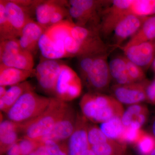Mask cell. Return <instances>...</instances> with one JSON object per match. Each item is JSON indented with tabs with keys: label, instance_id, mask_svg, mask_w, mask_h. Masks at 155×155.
Wrapping results in <instances>:
<instances>
[{
	"label": "cell",
	"instance_id": "obj_25",
	"mask_svg": "<svg viewBox=\"0 0 155 155\" xmlns=\"http://www.w3.org/2000/svg\"><path fill=\"white\" fill-rule=\"evenodd\" d=\"M90 148L96 155H125L127 153V144L112 139Z\"/></svg>",
	"mask_w": 155,
	"mask_h": 155
},
{
	"label": "cell",
	"instance_id": "obj_19",
	"mask_svg": "<svg viewBox=\"0 0 155 155\" xmlns=\"http://www.w3.org/2000/svg\"><path fill=\"white\" fill-rule=\"evenodd\" d=\"M149 111L144 105L138 104L131 105L124 111L122 121L125 127L133 126L141 128L148 117Z\"/></svg>",
	"mask_w": 155,
	"mask_h": 155
},
{
	"label": "cell",
	"instance_id": "obj_40",
	"mask_svg": "<svg viewBox=\"0 0 155 155\" xmlns=\"http://www.w3.org/2000/svg\"><path fill=\"white\" fill-rule=\"evenodd\" d=\"M29 155H50L43 145L39 147L33 153Z\"/></svg>",
	"mask_w": 155,
	"mask_h": 155
},
{
	"label": "cell",
	"instance_id": "obj_43",
	"mask_svg": "<svg viewBox=\"0 0 155 155\" xmlns=\"http://www.w3.org/2000/svg\"><path fill=\"white\" fill-rule=\"evenodd\" d=\"M152 130V134L155 137V120L153 124Z\"/></svg>",
	"mask_w": 155,
	"mask_h": 155
},
{
	"label": "cell",
	"instance_id": "obj_39",
	"mask_svg": "<svg viewBox=\"0 0 155 155\" xmlns=\"http://www.w3.org/2000/svg\"><path fill=\"white\" fill-rule=\"evenodd\" d=\"M6 155H22L19 143H16L9 148L5 153Z\"/></svg>",
	"mask_w": 155,
	"mask_h": 155
},
{
	"label": "cell",
	"instance_id": "obj_36",
	"mask_svg": "<svg viewBox=\"0 0 155 155\" xmlns=\"http://www.w3.org/2000/svg\"><path fill=\"white\" fill-rule=\"evenodd\" d=\"M18 143L22 155H29L42 145L38 141L25 137L20 139Z\"/></svg>",
	"mask_w": 155,
	"mask_h": 155
},
{
	"label": "cell",
	"instance_id": "obj_4",
	"mask_svg": "<svg viewBox=\"0 0 155 155\" xmlns=\"http://www.w3.org/2000/svg\"><path fill=\"white\" fill-rule=\"evenodd\" d=\"M0 64L22 70H34L33 54L22 49L17 38L1 41Z\"/></svg>",
	"mask_w": 155,
	"mask_h": 155
},
{
	"label": "cell",
	"instance_id": "obj_35",
	"mask_svg": "<svg viewBox=\"0 0 155 155\" xmlns=\"http://www.w3.org/2000/svg\"><path fill=\"white\" fill-rule=\"evenodd\" d=\"M95 56L96 55H87L78 58V68L81 79L83 82L86 79L89 72L91 69Z\"/></svg>",
	"mask_w": 155,
	"mask_h": 155
},
{
	"label": "cell",
	"instance_id": "obj_28",
	"mask_svg": "<svg viewBox=\"0 0 155 155\" xmlns=\"http://www.w3.org/2000/svg\"><path fill=\"white\" fill-rule=\"evenodd\" d=\"M18 35L9 21L4 0L0 1V40L1 41L17 38Z\"/></svg>",
	"mask_w": 155,
	"mask_h": 155
},
{
	"label": "cell",
	"instance_id": "obj_20",
	"mask_svg": "<svg viewBox=\"0 0 155 155\" xmlns=\"http://www.w3.org/2000/svg\"><path fill=\"white\" fill-rule=\"evenodd\" d=\"M38 48L42 57L46 59L57 60L69 58L64 44L53 41L45 32L40 39Z\"/></svg>",
	"mask_w": 155,
	"mask_h": 155
},
{
	"label": "cell",
	"instance_id": "obj_9",
	"mask_svg": "<svg viewBox=\"0 0 155 155\" xmlns=\"http://www.w3.org/2000/svg\"><path fill=\"white\" fill-rule=\"evenodd\" d=\"M148 81L125 84H116L112 87L113 97L122 104L131 105L147 101L146 89Z\"/></svg>",
	"mask_w": 155,
	"mask_h": 155
},
{
	"label": "cell",
	"instance_id": "obj_23",
	"mask_svg": "<svg viewBox=\"0 0 155 155\" xmlns=\"http://www.w3.org/2000/svg\"><path fill=\"white\" fill-rule=\"evenodd\" d=\"M109 1H94V0H71L69 1L70 6L76 7L82 10L92 19L97 25L99 20V14L102 7L105 6Z\"/></svg>",
	"mask_w": 155,
	"mask_h": 155
},
{
	"label": "cell",
	"instance_id": "obj_27",
	"mask_svg": "<svg viewBox=\"0 0 155 155\" xmlns=\"http://www.w3.org/2000/svg\"><path fill=\"white\" fill-rule=\"evenodd\" d=\"M100 128L108 138L120 142L125 126L122 118H114L101 123Z\"/></svg>",
	"mask_w": 155,
	"mask_h": 155
},
{
	"label": "cell",
	"instance_id": "obj_41",
	"mask_svg": "<svg viewBox=\"0 0 155 155\" xmlns=\"http://www.w3.org/2000/svg\"><path fill=\"white\" fill-rule=\"evenodd\" d=\"M6 87L5 86H0V99L5 96L8 90H7Z\"/></svg>",
	"mask_w": 155,
	"mask_h": 155
},
{
	"label": "cell",
	"instance_id": "obj_46",
	"mask_svg": "<svg viewBox=\"0 0 155 155\" xmlns=\"http://www.w3.org/2000/svg\"><path fill=\"white\" fill-rule=\"evenodd\" d=\"M125 155H131L130 154H129V153H126V154H125Z\"/></svg>",
	"mask_w": 155,
	"mask_h": 155
},
{
	"label": "cell",
	"instance_id": "obj_38",
	"mask_svg": "<svg viewBox=\"0 0 155 155\" xmlns=\"http://www.w3.org/2000/svg\"><path fill=\"white\" fill-rule=\"evenodd\" d=\"M147 101L155 105V79L149 82L146 89Z\"/></svg>",
	"mask_w": 155,
	"mask_h": 155
},
{
	"label": "cell",
	"instance_id": "obj_7",
	"mask_svg": "<svg viewBox=\"0 0 155 155\" xmlns=\"http://www.w3.org/2000/svg\"><path fill=\"white\" fill-rule=\"evenodd\" d=\"M132 0H115L112 1L102 13L99 32L104 35L114 32V29L123 18L131 14L130 7Z\"/></svg>",
	"mask_w": 155,
	"mask_h": 155
},
{
	"label": "cell",
	"instance_id": "obj_3",
	"mask_svg": "<svg viewBox=\"0 0 155 155\" xmlns=\"http://www.w3.org/2000/svg\"><path fill=\"white\" fill-rule=\"evenodd\" d=\"M51 98L39 95L34 89L28 91L6 113L7 117L11 121L20 123L32 120L47 109Z\"/></svg>",
	"mask_w": 155,
	"mask_h": 155
},
{
	"label": "cell",
	"instance_id": "obj_30",
	"mask_svg": "<svg viewBox=\"0 0 155 155\" xmlns=\"http://www.w3.org/2000/svg\"><path fill=\"white\" fill-rule=\"evenodd\" d=\"M136 146L140 154L150 155L155 149V137L144 131Z\"/></svg>",
	"mask_w": 155,
	"mask_h": 155
},
{
	"label": "cell",
	"instance_id": "obj_37",
	"mask_svg": "<svg viewBox=\"0 0 155 155\" xmlns=\"http://www.w3.org/2000/svg\"><path fill=\"white\" fill-rule=\"evenodd\" d=\"M68 14H69V11H67L63 5H61V2H57L51 17V26L64 21V18Z\"/></svg>",
	"mask_w": 155,
	"mask_h": 155
},
{
	"label": "cell",
	"instance_id": "obj_5",
	"mask_svg": "<svg viewBox=\"0 0 155 155\" xmlns=\"http://www.w3.org/2000/svg\"><path fill=\"white\" fill-rule=\"evenodd\" d=\"M82 82L74 70L63 64L58 77L54 96L63 101H69L80 96L82 91Z\"/></svg>",
	"mask_w": 155,
	"mask_h": 155
},
{
	"label": "cell",
	"instance_id": "obj_1",
	"mask_svg": "<svg viewBox=\"0 0 155 155\" xmlns=\"http://www.w3.org/2000/svg\"><path fill=\"white\" fill-rule=\"evenodd\" d=\"M82 114L87 120L103 123L114 118H122L124 110L122 104L114 97L101 93H87L79 103Z\"/></svg>",
	"mask_w": 155,
	"mask_h": 155
},
{
	"label": "cell",
	"instance_id": "obj_34",
	"mask_svg": "<svg viewBox=\"0 0 155 155\" xmlns=\"http://www.w3.org/2000/svg\"><path fill=\"white\" fill-rule=\"evenodd\" d=\"M125 58L128 74L132 83L141 82L145 80L146 75L143 69L125 56Z\"/></svg>",
	"mask_w": 155,
	"mask_h": 155
},
{
	"label": "cell",
	"instance_id": "obj_15",
	"mask_svg": "<svg viewBox=\"0 0 155 155\" xmlns=\"http://www.w3.org/2000/svg\"><path fill=\"white\" fill-rule=\"evenodd\" d=\"M45 31L37 22L31 19L25 25L19 37L21 48L33 54L38 48L39 41Z\"/></svg>",
	"mask_w": 155,
	"mask_h": 155
},
{
	"label": "cell",
	"instance_id": "obj_18",
	"mask_svg": "<svg viewBox=\"0 0 155 155\" xmlns=\"http://www.w3.org/2000/svg\"><path fill=\"white\" fill-rule=\"evenodd\" d=\"M155 40V15L147 17L136 33L129 39L122 50Z\"/></svg>",
	"mask_w": 155,
	"mask_h": 155
},
{
	"label": "cell",
	"instance_id": "obj_11",
	"mask_svg": "<svg viewBox=\"0 0 155 155\" xmlns=\"http://www.w3.org/2000/svg\"><path fill=\"white\" fill-rule=\"evenodd\" d=\"M88 120L77 113L75 130L68 140V155H84L90 148L87 139Z\"/></svg>",
	"mask_w": 155,
	"mask_h": 155
},
{
	"label": "cell",
	"instance_id": "obj_33",
	"mask_svg": "<svg viewBox=\"0 0 155 155\" xmlns=\"http://www.w3.org/2000/svg\"><path fill=\"white\" fill-rule=\"evenodd\" d=\"M68 140L62 142L47 140L42 144L50 155H68Z\"/></svg>",
	"mask_w": 155,
	"mask_h": 155
},
{
	"label": "cell",
	"instance_id": "obj_24",
	"mask_svg": "<svg viewBox=\"0 0 155 155\" xmlns=\"http://www.w3.org/2000/svg\"><path fill=\"white\" fill-rule=\"evenodd\" d=\"M57 2L49 1L35 2L37 22L45 31L51 26V17Z\"/></svg>",
	"mask_w": 155,
	"mask_h": 155
},
{
	"label": "cell",
	"instance_id": "obj_29",
	"mask_svg": "<svg viewBox=\"0 0 155 155\" xmlns=\"http://www.w3.org/2000/svg\"><path fill=\"white\" fill-rule=\"evenodd\" d=\"M131 14L142 17L155 15V0H132L130 7Z\"/></svg>",
	"mask_w": 155,
	"mask_h": 155
},
{
	"label": "cell",
	"instance_id": "obj_6",
	"mask_svg": "<svg viewBox=\"0 0 155 155\" xmlns=\"http://www.w3.org/2000/svg\"><path fill=\"white\" fill-rule=\"evenodd\" d=\"M107 53L95 56L93 64L84 83L92 92L101 93L109 87L111 79Z\"/></svg>",
	"mask_w": 155,
	"mask_h": 155
},
{
	"label": "cell",
	"instance_id": "obj_31",
	"mask_svg": "<svg viewBox=\"0 0 155 155\" xmlns=\"http://www.w3.org/2000/svg\"><path fill=\"white\" fill-rule=\"evenodd\" d=\"M144 132L141 128L135 126L125 127L120 142L125 144L136 145Z\"/></svg>",
	"mask_w": 155,
	"mask_h": 155
},
{
	"label": "cell",
	"instance_id": "obj_45",
	"mask_svg": "<svg viewBox=\"0 0 155 155\" xmlns=\"http://www.w3.org/2000/svg\"><path fill=\"white\" fill-rule=\"evenodd\" d=\"M150 155H155V149L153 151V152L151 153Z\"/></svg>",
	"mask_w": 155,
	"mask_h": 155
},
{
	"label": "cell",
	"instance_id": "obj_13",
	"mask_svg": "<svg viewBox=\"0 0 155 155\" xmlns=\"http://www.w3.org/2000/svg\"><path fill=\"white\" fill-rule=\"evenodd\" d=\"M147 17L130 14L118 23L114 31V41L116 47H120L127 39L133 36L140 28Z\"/></svg>",
	"mask_w": 155,
	"mask_h": 155
},
{
	"label": "cell",
	"instance_id": "obj_14",
	"mask_svg": "<svg viewBox=\"0 0 155 155\" xmlns=\"http://www.w3.org/2000/svg\"><path fill=\"white\" fill-rule=\"evenodd\" d=\"M6 14L18 36L25 25L30 20L27 6L19 1H4Z\"/></svg>",
	"mask_w": 155,
	"mask_h": 155
},
{
	"label": "cell",
	"instance_id": "obj_26",
	"mask_svg": "<svg viewBox=\"0 0 155 155\" xmlns=\"http://www.w3.org/2000/svg\"><path fill=\"white\" fill-rule=\"evenodd\" d=\"M72 22L69 20H64L58 24L51 25L45 32L53 41L64 44L66 38L71 35Z\"/></svg>",
	"mask_w": 155,
	"mask_h": 155
},
{
	"label": "cell",
	"instance_id": "obj_2",
	"mask_svg": "<svg viewBox=\"0 0 155 155\" xmlns=\"http://www.w3.org/2000/svg\"><path fill=\"white\" fill-rule=\"evenodd\" d=\"M69 105L57 98L52 97L47 109L32 120L22 123V137L38 141L48 134L62 118Z\"/></svg>",
	"mask_w": 155,
	"mask_h": 155
},
{
	"label": "cell",
	"instance_id": "obj_16",
	"mask_svg": "<svg viewBox=\"0 0 155 155\" xmlns=\"http://www.w3.org/2000/svg\"><path fill=\"white\" fill-rule=\"evenodd\" d=\"M22 123H17L8 119L2 121L0 124V155L5 154L10 147L20 139L19 134L22 133Z\"/></svg>",
	"mask_w": 155,
	"mask_h": 155
},
{
	"label": "cell",
	"instance_id": "obj_42",
	"mask_svg": "<svg viewBox=\"0 0 155 155\" xmlns=\"http://www.w3.org/2000/svg\"><path fill=\"white\" fill-rule=\"evenodd\" d=\"M84 155H96V154L94 153L93 151L90 148L89 149L86 151Z\"/></svg>",
	"mask_w": 155,
	"mask_h": 155
},
{
	"label": "cell",
	"instance_id": "obj_17",
	"mask_svg": "<svg viewBox=\"0 0 155 155\" xmlns=\"http://www.w3.org/2000/svg\"><path fill=\"white\" fill-rule=\"evenodd\" d=\"M35 74V70H22L0 64V86H14Z\"/></svg>",
	"mask_w": 155,
	"mask_h": 155
},
{
	"label": "cell",
	"instance_id": "obj_22",
	"mask_svg": "<svg viewBox=\"0 0 155 155\" xmlns=\"http://www.w3.org/2000/svg\"><path fill=\"white\" fill-rule=\"evenodd\" d=\"M111 77L117 84H125L132 83L127 71L125 56H119L109 63Z\"/></svg>",
	"mask_w": 155,
	"mask_h": 155
},
{
	"label": "cell",
	"instance_id": "obj_32",
	"mask_svg": "<svg viewBox=\"0 0 155 155\" xmlns=\"http://www.w3.org/2000/svg\"><path fill=\"white\" fill-rule=\"evenodd\" d=\"M87 135L90 147L104 143L110 139L104 133L100 127L94 125L89 124Z\"/></svg>",
	"mask_w": 155,
	"mask_h": 155
},
{
	"label": "cell",
	"instance_id": "obj_12",
	"mask_svg": "<svg viewBox=\"0 0 155 155\" xmlns=\"http://www.w3.org/2000/svg\"><path fill=\"white\" fill-rule=\"evenodd\" d=\"M124 56L142 69L152 65L155 58V40L122 50Z\"/></svg>",
	"mask_w": 155,
	"mask_h": 155
},
{
	"label": "cell",
	"instance_id": "obj_44",
	"mask_svg": "<svg viewBox=\"0 0 155 155\" xmlns=\"http://www.w3.org/2000/svg\"><path fill=\"white\" fill-rule=\"evenodd\" d=\"M152 67L153 71L154 72L155 75V58L153 62L152 65Z\"/></svg>",
	"mask_w": 155,
	"mask_h": 155
},
{
	"label": "cell",
	"instance_id": "obj_10",
	"mask_svg": "<svg viewBox=\"0 0 155 155\" xmlns=\"http://www.w3.org/2000/svg\"><path fill=\"white\" fill-rule=\"evenodd\" d=\"M77 115L74 109L69 105L65 114L53 129L38 141L42 144L47 140L67 141L75 130Z\"/></svg>",
	"mask_w": 155,
	"mask_h": 155
},
{
	"label": "cell",
	"instance_id": "obj_8",
	"mask_svg": "<svg viewBox=\"0 0 155 155\" xmlns=\"http://www.w3.org/2000/svg\"><path fill=\"white\" fill-rule=\"evenodd\" d=\"M63 64L57 60L44 58L37 65L35 69V75L39 85L44 91L54 95Z\"/></svg>",
	"mask_w": 155,
	"mask_h": 155
},
{
	"label": "cell",
	"instance_id": "obj_21",
	"mask_svg": "<svg viewBox=\"0 0 155 155\" xmlns=\"http://www.w3.org/2000/svg\"><path fill=\"white\" fill-rule=\"evenodd\" d=\"M33 89V87L27 81L11 86L7 90L5 96L0 99L1 110L6 114L22 95Z\"/></svg>",
	"mask_w": 155,
	"mask_h": 155
}]
</instances>
